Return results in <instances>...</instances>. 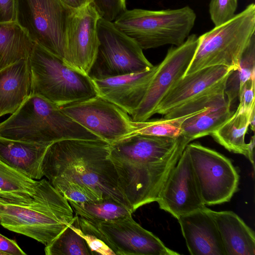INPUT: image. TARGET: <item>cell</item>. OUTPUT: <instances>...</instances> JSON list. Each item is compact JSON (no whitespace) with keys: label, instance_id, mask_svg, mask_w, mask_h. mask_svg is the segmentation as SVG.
Here are the masks:
<instances>
[{"label":"cell","instance_id":"1","mask_svg":"<svg viewBox=\"0 0 255 255\" xmlns=\"http://www.w3.org/2000/svg\"><path fill=\"white\" fill-rule=\"evenodd\" d=\"M42 170L49 182L64 179L88 185L104 198L132 210L121 190L110 157V144L104 140L68 139L52 142L44 154Z\"/></svg>","mask_w":255,"mask_h":255},{"label":"cell","instance_id":"2","mask_svg":"<svg viewBox=\"0 0 255 255\" xmlns=\"http://www.w3.org/2000/svg\"><path fill=\"white\" fill-rule=\"evenodd\" d=\"M74 220L68 201L45 179L33 193H0V225L45 246Z\"/></svg>","mask_w":255,"mask_h":255},{"label":"cell","instance_id":"3","mask_svg":"<svg viewBox=\"0 0 255 255\" xmlns=\"http://www.w3.org/2000/svg\"><path fill=\"white\" fill-rule=\"evenodd\" d=\"M0 137L37 143L63 139H101L65 114L57 105L36 95L0 123Z\"/></svg>","mask_w":255,"mask_h":255},{"label":"cell","instance_id":"4","mask_svg":"<svg viewBox=\"0 0 255 255\" xmlns=\"http://www.w3.org/2000/svg\"><path fill=\"white\" fill-rule=\"evenodd\" d=\"M196 19L194 10L186 5L158 10L126 9L113 23L146 50L168 44H182L190 35Z\"/></svg>","mask_w":255,"mask_h":255},{"label":"cell","instance_id":"5","mask_svg":"<svg viewBox=\"0 0 255 255\" xmlns=\"http://www.w3.org/2000/svg\"><path fill=\"white\" fill-rule=\"evenodd\" d=\"M255 36V4L251 3L228 21L198 36V44L184 75L214 66L237 69Z\"/></svg>","mask_w":255,"mask_h":255},{"label":"cell","instance_id":"6","mask_svg":"<svg viewBox=\"0 0 255 255\" xmlns=\"http://www.w3.org/2000/svg\"><path fill=\"white\" fill-rule=\"evenodd\" d=\"M32 94L59 107L97 96L92 79L66 65L60 57L35 44L28 58Z\"/></svg>","mask_w":255,"mask_h":255},{"label":"cell","instance_id":"7","mask_svg":"<svg viewBox=\"0 0 255 255\" xmlns=\"http://www.w3.org/2000/svg\"><path fill=\"white\" fill-rule=\"evenodd\" d=\"M190 142L180 135L169 154L157 162L110 151L123 194L133 212L143 205L157 201L169 175Z\"/></svg>","mask_w":255,"mask_h":255},{"label":"cell","instance_id":"8","mask_svg":"<svg viewBox=\"0 0 255 255\" xmlns=\"http://www.w3.org/2000/svg\"><path fill=\"white\" fill-rule=\"evenodd\" d=\"M98 52L89 76L101 79L148 70L153 65L143 49L114 25L100 18L98 23Z\"/></svg>","mask_w":255,"mask_h":255},{"label":"cell","instance_id":"9","mask_svg":"<svg viewBox=\"0 0 255 255\" xmlns=\"http://www.w3.org/2000/svg\"><path fill=\"white\" fill-rule=\"evenodd\" d=\"M17 19L33 41L63 60L69 18L74 11L60 0H16Z\"/></svg>","mask_w":255,"mask_h":255},{"label":"cell","instance_id":"10","mask_svg":"<svg viewBox=\"0 0 255 255\" xmlns=\"http://www.w3.org/2000/svg\"><path fill=\"white\" fill-rule=\"evenodd\" d=\"M72 224L96 236L116 255H178L129 214L115 220L94 222L75 216Z\"/></svg>","mask_w":255,"mask_h":255},{"label":"cell","instance_id":"11","mask_svg":"<svg viewBox=\"0 0 255 255\" xmlns=\"http://www.w3.org/2000/svg\"><path fill=\"white\" fill-rule=\"evenodd\" d=\"M187 148L199 191L205 205L229 202L238 189L240 176L231 161L199 143Z\"/></svg>","mask_w":255,"mask_h":255},{"label":"cell","instance_id":"12","mask_svg":"<svg viewBox=\"0 0 255 255\" xmlns=\"http://www.w3.org/2000/svg\"><path fill=\"white\" fill-rule=\"evenodd\" d=\"M60 107L77 123L110 144L130 135L136 128L126 112L98 95Z\"/></svg>","mask_w":255,"mask_h":255},{"label":"cell","instance_id":"13","mask_svg":"<svg viewBox=\"0 0 255 255\" xmlns=\"http://www.w3.org/2000/svg\"><path fill=\"white\" fill-rule=\"evenodd\" d=\"M198 41L196 34H190L182 44L168 50L163 61L158 64L142 101L130 115L133 121H145L155 114L163 98L184 76L197 49Z\"/></svg>","mask_w":255,"mask_h":255},{"label":"cell","instance_id":"14","mask_svg":"<svg viewBox=\"0 0 255 255\" xmlns=\"http://www.w3.org/2000/svg\"><path fill=\"white\" fill-rule=\"evenodd\" d=\"M101 16L92 3L74 10L68 24L64 63L89 76L100 41L98 23Z\"/></svg>","mask_w":255,"mask_h":255},{"label":"cell","instance_id":"15","mask_svg":"<svg viewBox=\"0 0 255 255\" xmlns=\"http://www.w3.org/2000/svg\"><path fill=\"white\" fill-rule=\"evenodd\" d=\"M156 202L160 209L177 219L181 215L206 207L186 147L163 185Z\"/></svg>","mask_w":255,"mask_h":255},{"label":"cell","instance_id":"16","mask_svg":"<svg viewBox=\"0 0 255 255\" xmlns=\"http://www.w3.org/2000/svg\"><path fill=\"white\" fill-rule=\"evenodd\" d=\"M158 65L141 72L104 79H92L98 96L132 114L138 108L147 91Z\"/></svg>","mask_w":255,"mask_h":255},{"label":"cell","instance_id":"17","mask_svg":"<svg viewBox=\"0 0 255 255\" xmlns=\"http://www.w3.org/2000/svg\"><path fill=\"white\" fill-rule=\"evenodd\" d=\"M232 70L223 66H214L184 76L163 98L155 114H166L173 109L217 85L227 78Z\"/></svg>","mask_w":255,"mask_h":255},{"label":"cell","instance_id":"18","mask_svg":"<svg viewBox=\"0 0 255 255\" xmlns=\"http://www.w3.org/2000/svg\"><path fill=\"white\" fill-rule=\"evenodd\" d=\"M205 208L177 219L188 251L192 255H226L215 223Z\"/></svg>","mask_w":255,"mask_h":255},{"label":"cell","instance_id":"19","mask_svg":"<svg viewBox=\"0 0 255 255\" xmlns=\"http://www.w3.org/2000/svg\"><path fill=\"white\" fill-rule=\"evenodd\" d=\"M31 95L28 58L20 60L0 71V117L15 113Z\"/></svg>","mask_w":255,"mask_h":255},{"label":"cell","instance_id":"20","mask_svg":"<svg viewBox=\"0 0 255 255\" xmlns=\"http://www.w3.org/2000/svg\"><path fill=\"white\" fill-rule=\"evenodd\" d=\"M50 144L0 137V161L30 179H40L44 176L42 170L43 158Z\"/></svg>","mask_w":255,"mask_h":255},{"label":"cell","instance_id":"21","mask_svg":"<svg viewBox=\"0 0 255 255\" xmlns=\"http://www.w3.org/2000/svg\"><path fill=\"white\" fill-rule=\"evenodd\" d=\"M220 234L226 255H255L253 231L235 213L215 211L206 207Z\"/></svg>","mask_w":255,"mask_h":255},{"label":"cell","instance_id":"22","mask_svg":"<svg viewBox=\"0 0 255 255\" xmlns=\"http://www.w3.org/2000/svg\"><path fill=\"white\" fill-rule=\"evenodd\" d=\"M35 44L18 21L0 22V71L28 58Z\"/></svg>","mask_w":255,"mask_h":255},{"label":"cell","instance_id":"23","mask_svg":"<svg viewBox=\"0 0 255 255\" xmlns=\"http://www.w3.org/2000/svg\"><path fill=\"white\" fill-rule=\"evenodd\" d=\"M227 99L186 119L181 125V135L191 141L210 135L233 115Z\"/></svg>","mask_w":255,"mask_h":255},{"label":"cell","instance_id":"24","mask_svg":"<svg viewBox=\"0 0 255 255\" xmlns=\"http://www.w3.org/2000/svg\"><path fill=\"white\" fill-rule=\"evenodd\" d=\"M251 111L243 112L238 107L232 116L210 135L229 151L247 157L249 144L245 142V135Z\"/></svg>","mask_w":255,"mask_h":255},{"label":"cell","instance_id":"25","mask_svg":"<svg viewBox=\"0 0 255 255\" xmlns=\"http://www.w3.org/2000/svg\"><path fill=\"white\" fill-rule=\"evenodd\" d=\"M68 202L76 215L91 221L113 220L133 213L131 209L111 198L82 203Z\"/></svg>","mask_w":255,"mask_h":255},{"label":"cell","instance_id":"26","mask_svg":"<svg viewBox=\"0 0 255 255\" xmlns=\"http://www.w3.org/2000/svg\"><path fill=\"white\" fill-rule=\"evenodd\" d=\"M255 78V36L242 56L239 67L231 71L225 84V94L231 105L239 98L241 87L248 80Z\"/></svg>","mask_w":255,"mask_h":255},{"label":"cell","instance_id":"27","mask_svg":"<svg viewBox=\"0 0 255 255\" xmlns=\"http://www.w3.org/2000/svg\"><path fill=\"white\" fill-rule=\"evenodd\" d=\"M227 78L198 96L173 109L164 115V118L176 119L194 114L226 99L225 87Z\"/></svg>","mask_w":255,"mask_h":255},{"label":"cell","instance_id":"28","mask_svg":"<svg viewBox=\"0 0 255 255\" xmlns=\"http://www.w3.org/2000/svg\"><path fill=\"white\" fill-rule=\"evenodd\" d=\"M46 255H92L83 238L70 225L45 246Z\"/></svg>","mask_w":255,"mask_h":255},{"label":"cell","instance_id":"29","mask_svg":"<svg viewBox=\"0 0 255 255\" xmlns=\"http://www.w3.org/2000/svg\"><path fill=\"white\" fill-rule=\"evenodd\" d=\"M200 111L194 114L176 119H168L163 118L150 120H147L140 122H134L136 128L130 135L139 134L177 137L181 135V125L183 122L186 119Z\"/></svg>","mask_w":255,"mask_h":255},{"label":"cell","instance_id":"30","mask_svg":"<svg viewBox=\"0 0 255 255\" xmlns=\"http://www.w3.org/2000/svg\"><path fill=\"white\" fill-rule=\"evenodd\" d=\"M39 180L30 179L0 161V193L24 192L33 193Z\"/></svg>","mask_w":255,"mask_h":255},{"label":"cell","instance_id":"31","mask_svg":"<svg viewBox=\"0 0 255 255\" xmlns=\"http://www.w3.org/2000/svg\"><path fill=\"white\" fill-rule=\"evenodd\" d=\"M50 183L68 201L82 203L104 198L93 188L83 184L64 179L53 180Z\"/></svg>","mask_w":255,"mask_h":255},{"label":"cell","instance_id":"32","mask_svg":"<svg viewBox=\"0 0 255 255\" xmlns=\"http://www.w3.org/2000/svg\"><path fill=\"white\" fill-rule=\"evenodd\" d=\"M238 0H211L209 11L215 26L219 25L233 18L236 14Z\"/></svg>","mask_w":255,"mask_h":255},{"label":"cell","instance_id":"33","mask_svg":"<svg viewBox=\"0 0 255 255\" xmlns=\"http://www.w3.org/2000/svg\"><path fill=\"white\" fill-rule=\"evenodd\" d=\"M92 4L101 18L111 22L126 9V0H93Z\"/></svg>","mask_w":255,"mask_h":255},{"label":"cell","instance_id":"34","mask_svg":"<svg viewBox=\"0 0 255 255\" xmlns=\"http://www.w3.org/2000/svg\"><path fill=\"white\" fill-rule=\"evenodd\" d=\"M70 227L83 238L92 255H116L105 242L96 236L81 230L77 226L72 224L70 225Z\"/></svg>","mask_w":255,"mask_h":255},{"label":"cell","instance_id":"35","mask_svg":"<svg viewBox=\"0 0 255 255\" xmlns=\"http://www.w3.org/2000/svg\"><path fill=\"white\" fill-rule=\"evenodd\" d=\"M255 78L247 80L240 88L238 107L243 112H250L255 108Z\"/></svg>","mask_w":255,"mask_h":255},{"label":"cell","instance_id":"36","mask_svg":"<svg viewBox=\"0 0 255 255\" xmlns=\"http://www.w3.org/2000/svg\"><path fill=\"white\" fill-rule=\"evenodd\" d=\"M18 21L16 0H0V22Z\"/></svg>","mask_w":255,"mask_h":255},{"label":"cell","instance_id":"37","mask_svg":"<svg viewBox=\"0 0 255 255\" xmlns=\"http://www.w3.org/2000/svg\"><path fill=\"white\" fill-rule=\"evenodd\" d=\"M26 255L13 240L0 234V255Z\"/></svg>","mask_w":255,"mask_h":255},{"label":"cell","instance_id":"38","mask_svg":"<svg viewBox=\"0 0 255 255\" xmlns=\"http://www.w3.org/2000/svg\"><path fill=\"white\" fill-rule=\"evenodd\" d=\"M65 5L74 10L92 3L93 0H60Z\"/></svg>","mask_w":255,"mask_h":255},{"label":"cell","instance_id":"39","mask_svg":"<svg viewBox=\"0 0 255 255\" xmlns=\"http://www.w3.org/2000/svg\"><path fill=\"white\" fill-rule=\"evenodd\" d=\"M248 154L247 158L250 160L252 164L253 165V168H255L254 163V149L255 147V136L253 135L250 142L248 143Z\"/></svg>","mask_w":255,"mask_h":255},{"label":"cell","instance_id":"40","mask_svg":"<svg viewBox=\"0 0 255 255\" xmlns=\"http://www.w3.org/2000/svg\"><path fill=\"white\" fill-rule=\"evenodd\" d=\"M255 108L252 110L250 118H249V126L251 127V129L254 131L255 129Z\"/></svg>","mask_w":255,"mask_h":255}]
</instances>
